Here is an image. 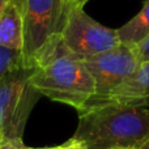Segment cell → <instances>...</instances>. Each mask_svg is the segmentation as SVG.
<instances>
[{
  "mask_svg": "<svg viewBox=\"0 0 149 149\" xmlns=\"http://www.w3.org/2000/svg\"><path fill=\"white\" fill-rule=\"evenodd\" d=\"M148 139L149 109L122 102L85 106L72 137L88 149H139Z\"/></svg>",
  "mask_w": 149,
  "mask_h": 149,
  "instance_id": "cell-1",
  "label": "cell"
},
{
  "mask_svg": "<svg viewBox=\"0 0 149 149\" xmlns=\"http://www.w3.org/2000/svg\"><path fill=\"white\" fill-rule=\"evenodd\" d=\"M30 85L41 95L82 110L94 97V81L82 59L63 43L51 45L30 68Z\"/></svg>",
  "mask_w": 149,
  "mask_h": 149,
  "instance_id": "cell-2",
  "label": "cell"
},
{
  "mask_svg": "<svg viewBox=\"0 0 149 149\" xmlns=\"http://www.w3.org/2000/svg\"><path fill=\"white\" fill-rule=\"evenodd\" d=\"M71 0H24L22 67L33 68L36 60L62 38Z\"/></svg>",
  "mask_w": 149,
  "mask_h": 149,
  "instance_id": "cell-3",
  "label": "cell"
},
{
  "mask_svg": "<svg viewBox=\"0 0 149 149\" xmlns=\"http://www.w3.org/2000/svg\"><path fill=\"white\" fill-rule=\"evenodd\" d=\"M30 68L20 67L0 81V143L22 147V131L38 92L29 81Z\"/></svg>",
  "mask_w": 149,
  "mask_h": 149,
  "instance_id": "cell-4",
  "label": "cell"
},
{
  "mask_svg": "<svg viewBox=\"0 0 149 149\" xmlns=\"http://www.w3.org/2000/svg\"><path fill=\"white\" fill-rule=\"evenodd\" d=\"M82 62L89 71L95 88L94 97L88 105L105 101L115 88L130 79L140 67L136 49L126 43H119L109 51L85 58Z\"/></svg>",
  "mask_w": 149,
  "mask_h": 149,
  "instance_id": "cell-5",
  "label": "cell"
},
{
  "mask_svg": "<svg viewBox=\"0 0 149 149\" xmlns=\"http://www.w3.org/2000/svg\"><path fill=\"white\" fill-rule=\"evenodd\" d=\"M62 41L80 59L102 54L120 43L115 29L97 22L84 12V8L77 5H72L68 12Z\"/></svg>",
  "mask_w": 149,
  "mask_h": 149,
  "instance_id": "cell-6",
  "label": "cell"
},
{
  "mask_svg": "<svg viewBox=\"0 0 149 149\" xmlns=\"http://www.w3.org/2000/svg\"><path fill=\"white\" fill-rule=\"evenodd\" d=\"M102 102H122L149 105V62L143 63L139 70L123 84L113 90ZM101 103V102H98ZM94 105V103H93Z\"/></svg>",
  "mask_w": 149,
  "mask_h": 149,
  "instance_id": "cell-7",
  "label": "cell"
},
{
  "mask_svg": "<svg viewBox=\"0 0 149 149\" xmlns=\"http://www.w3.org/2000/svg\"><path fill=\"white\" fill-rule=\"evenodd\" d=\"M24 0H9L0 16V46L21 51L22 49Z\"/></svg>",
  "mask_w": 149,
  "mask_h": 149,
  "instance_id": "cell-8",
  "label": "cell"
},
{
  "mask_svg": "<svg viewBox=\"0 0 149 149\" xmlns=\"http://www.w3.org/2000/svg\"><path fill=\"white\" fill-rule=\"evenodd\" d=\"M120 43L136 47L149 36V0H145L144 7L135 17L119 29H115Z\"/></svg>",
  "mask_w": 149,
  "mask_h": 149,
  "instance_id": "cell-9",
  "label": "cell"
},
{
  "mask_svg": "<svg viewBox=\"0 0 149 149\" xmlns=\"http://www.w3.org/2000/svg\"><path fill=\"white\" fill-rule=\"evenodd\" d=\"M22 67L21 51L0 46V81L12 71Z\"/></svg>",
  "mask_w": 149,
  "mask_h": 149,
  "instance_id": "cell-10",
  "label": "cell"
},
{
  "mask_svg": "<svg viewBox=\"0 0 149 149\" xmlns=\"http://www.w3.org/2000/svg\"><path fill=\"white\" fill-rule=\"evenodd\" d=\"M135 49H136V54H137V58H139L140 65L143 63L149 62V36L140 45H137Z\"/></svg>",
  "mask_w": 149,
  "mask_h": 149,
  "instance_id": "cell-11",
  "label": "cell"
},
{
  "mask_svg": "<svg viewBox=\"0 0 149 149\" xmlns=\"http://www.w3.org/2000/svg\"><path fill=\"white\" fill-rule=\"evenodd\" d=\"M64 149H88V148H85V147H82V145L77 144V143H74L73 140L71 139V140H68V141L65 143Z\"/></svg>",
  "mask_w": 149,
  "mask_h": 149,
  "instance_id": "cell-12",
  "label": "cell"
},
{
  "mask_svg": "<svg viewBox=\"0 0 149 149\" xmlns=\"http://www.w3.org/2000/svg\"><path fill=\"white\" fill-rule=\"evenodd\" d=\"M0 149H18V148L16 145H13L12 143L3 141V143H0Z\"/></svg>",
  "mask_w": 149,
  "mask_h": 149,
  "instance_id": "cell-13",
  "label": "cell"
},
{
  "mask_svg": "<svg viewBox=\"0 0 149 149\" xmlns=\"http://www.w3.org/2000/svg\"><path fill=\"white\" fill-rule=\"evenodd\" d=\"M65 147V143L63 145H58V147H50V148H26V147H21V148H18V149H64Z\"/></svg>",
  "mask_w": 149,
  "mask_h": 149,
  "instance_id": "cell-14",
  "label": "cell"
},
{
  "mask_svg": "<svg viewBox=\"0 0 149 149\" xmlns=\"http://www.w3.org/2000/svg\"><path fill=\"white\" fill-rule=\"evenodd\" d=\"M88 1H89V0H71V3H72L73 5H77V7H82V8H84V5L86 4Z\"/></svg>",
  "mask_w": 149,
  "mask_h": 149,
  "instance_id": "cell-15",
  "label": "cell"
},
{
  "mask_svg": "<svg viewBox=\"0 0 149 149\" xmlns=\"http://www.w3.org/2000/svg\"><path fill=\"white\" fill-rule=\"evenodd\" d=\"M8 1H9V0H0V16H1L3 10H4L5 5L8 4Z\"/></svg>",
  "mask_w": 149,
  "mask_h": 149,
  "instance_id": "cell-16",
  "label": "cell"
},
{
  "mask_svg": "<svg viewBox=\"0 0 149 149\" xmlns=\"http://www.w3.org/2000/svg\"><path fill=\"white\" fill-rule=\"evenodd\" d=\"M139 149H149V139H148L147 141H145L144 144H143V145H141V147H140Z\"/></svg>",
  "mask_w": 149,
  "mask_h": 149,
  "instance_id": "cell-17",
  "label": "cell"
}]
</instances>
